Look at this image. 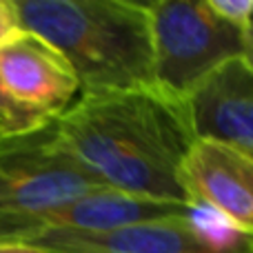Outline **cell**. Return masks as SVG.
Returning a JSON list of instances; mask_svg holds the SVG:
<instances>
[{
    "instance_id": "obj_1",
    "label": "cell",
    "mask_w": 253,
    "mask_h": 253,
    "mask_svg": "<svg viewBox=\"0 0 253 253\" xmlns=\"http://www.w3.org/2000/svg\"><path fill=\"white\" fill-rule=\"evenodd\" d=\"M53 129L62 147L107 189L191 205L180 171L198 135L184 96L160 84L87 93Z\"/></svg>"
},
{
    "instance_id": "obj_2",
    "label": "cell",
    "mask_w": 253,
    "mask_h": 253,
    "mask_svg": "<svg viewBox=\"0 0 253 253\" xmlns=\"http://www.w3.org/2000/svg\"><path fill=\"white\" fill-rule=\"evenodd\" d=\"M22 31L51 44L74 69L80 96L151 87L149 2L133 0H13Z\"/></svg>"
},
{
    "instance_id": "obj_3",
    "label": "cell",
    "mask_w": 253,
    "mask_h": 253,
    "mask_svg": "<svg viewBox=\"0 0 253 253\" xmlns=\"http://www.w3.org/2000/svg\"><path fill=\"white\" fill-rule=\"evenodd\" d=\"M156 84L187 98L200 80L242 56L245 34L220 20L207 0L149 2Z\"/></svg>"
},
{
    "instance_id": "obj_4",
    "label": "cell",
    "mask_w": 253,
    "mask_h": 253,
    "mask_svg": "<svg viewBox=\"0 0 253 253\" xmlns=\"http://www.w3.org/2000/svg\"><path fill=\"white\" fill-rule=\"evenodd\" d=\"M78 93L69 62L38 36L22 31L0 49V135L49 129Z\"/></svg>"
},
{
    "instance_id": "obj_5",
    "label": "cell",
    "mask_w": 253,
    "mask_h": 253,
    "mask_svg": "<svg viewBox=\"0 0 253 253\" xmlns=\"http://www.w3.org/2000/svg\"><path fill=\"white\" fill-rule=\"evenodd\" d=\"M100 189L107 187L62 147L53 125L31 135H0V227Z\"/></svg>"
},
{
    "instance_id": "obj_6",
    "label": "cell",
    "mask_w": 253,
    "mask_h": 253,
    "mask_svg": "<svg viewBox=\"0 0 253 253\" xmlns=\"http://www.w3.org/2000/svg\"><path fill=\"white\" fill-rule=\"evenodd\" d=\"M40 253H253V236L198 218L156 220L100 233H40L20 242Z\"/></svg>"
},
{
    "instance_id": "obj_7",
    "label": "cell",
    "mask_w": 253,
    "mask_h": 253,
    "mask_svg": "<svg viewBox=\"0 0 253 253\" xmlns=\"http://www.w3.org/2000/svg\"><path fill=\"white\" fill-rule=\"evenodd\" d=\"M180 180L196 209L211 211L229 229L253 236V158L213 140H196Z\"/></svg>"
},
{
    "instance_id": "obj_8",
    "label": "cell",
    "mask_w": 253,
    "mask_h": 253,
    "mask_svg": "<svg viewBox=\"0 0 253 253\" xmlns=\"http://www.w3.org/2000/svg\"><path fill=\"white\" fill-rule=\"evenodd\" d=\"M198 140H213L253 158V67L242 56L222 62L187 96Z\"/></svg>"
},
{
    "instance_id": "obj_9",
    "label": "cell",
    "mask_w": 253,
    "mask_h": 253,
    "mask_svg": "<svg viewBox=\"0 0 253 253\" xmlns=\"http://www.w3.org/2000/svg\"><path fill=\"white\" fill-rule=\"evenodd\" d=\"M207 7L240 31H247L253 22V0H207Z\"/></svg>"
},
{
    "instance_id": "obj_10",
    "label": "cell",
    "mask_w": 253,
    "mask_h": 253,
    "mask_svg": "<svg viewBox=\"0 0 253 253\" xmlns=\"http://www.w3.org/2000/svg\"><path fill=\"white\" fill-rule=\"evenodd\" d=\"M22 34L18 9L13 0H0V49Z\"/></svg>"
},
{
    "instance_id": "obj_11",
    "label": "cell",
    "mask_w": 253,
    "mask_h": 253,
    "mask_svg": "<svg viewBox=\"0 0 253 253\" xmlns=\"http://www.w3.org/2000/svg\"><path fill=\"white\" fill-rule=\"evenodd\" d=\"M242 58L247 60V65L253 67V22H251L249 29H247V34H245V49H242Z\"/></svg>"
},
{
    "instance_id": "obj_12",
    "label": "cell",
    "mask_w": 253,
    "mask_h": 253,
    "mask_svg": "<svg viewBox=\"0 0 253 253\" xmlns=\"http://www.w3.org/2000/svg\"><path fill=\"white\" fill-rule=\"evenodd\" d=\"M0 253H40L31 247L25 245H7V242H0Z\"/></svg>"
}]
</instances>
